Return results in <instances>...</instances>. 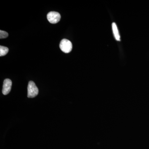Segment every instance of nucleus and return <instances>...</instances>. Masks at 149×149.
I'll return each instance as SVG.
<instances>
[{
    "instance_id": "nucleus-1",
    "label": "nucleus",
    "mask_w": 149,
    "mask_h": 149,
    "mask_svg": "<svg viewBox=\"0 0 149 149\" xmlns=\"http://www.w3.org/2000/svg\"><path fill=\"white\" fill-rule=\"evenodd\" d=\"M39 93V90L34 82L29 81L27 87V97L34 98Z\"/></svg>"
},
{
    "instance_id": "nucleus-2",
    "label": "nucleus",
    "mask_w": 149,
    "mask_h": 149,
    "mask_svg": "<svg viewBox=\"0 0 149 149\" xmlns=\"http://www.w3.org/2000/svg\"><path fill=\"white\" fill-rule=\"evenodd\" d=\"M59 47L61 50L65 53H68L72 50V43L69 40L67 39H63L61 40Z\"/></svg>"
},
{
    "instance_id": "nucleus-3",
    "label": "nucleus",
    "mask_w": 149,
    "mask_h": 149,
    "mask_svg": "<svg viewBox=\"0 0 149 149\" xmlns=\"http://www.w3.org/2000/svg\"><path fill=\"white\" fill-rule=\"evenodd\" d=\"M48 21L52 24H56L60 20L61 17L60 14L57 12H50L47 15Z\"/></svg>"
},
{
    "instance_id": "nucleus-4",
    "label": "nucleus",
    "mask_w": 149,
    "mask_h": 149,
    "mask_svg": "<svg viewBox=\"0 0 149 149\" xmlns=\"http://www.w3.org/2000/svg\"><path fill=\"white\" fill-rule=\"evenodd\" d=\"M12 82L9 79H6L4 80L3 84L2 93L4 95H7L10 92L11 89Z\"/></svg>"
},
{
    "instance_id": "nucleus-5",
    "label": "nucleus",
    "mask_w": 149,
    "mask_h": 149,
    "mask_svg": "<svg viewBox=\"0 0 149 149\" xmlns=\"http://www.w3.org/2000/svg\"><path fill=\"white\" fill-rule=\"evenodd\" d=\"M112 27L113 32L115 38L117 41H120V36L118 32L116 24L115 22H113L112 24Z\"/></svg>"
},
{
    "instance_id": "nucleus-6",
    "label": "nucleus",
    "mask_w": 149,
    "mask_h": 149,
    "mask_svg": "<svg viewBox=\"0 0 149 149\" xmlns=\"http://www.w3.org/2000/svg\"><path fill=\"white\" fill-rule=\"evenodd\" d=\"M8 48L3 46H0V56H5L8 52Z\"/></svg>"
},
{
    "instance_id": "nucleus-7",
    "label": "nucleus",
    "mask_w": 149,
    "mask_h": 149,
    "mask_svg": "<svg viewBox=\"0 0 149 149\" xmlns=\"http://www.w3.org/2000/svg\"><path fill=\"white\" fill-rule=\"evenodd\" d=\"M8 36V34L6 31L1 30L0 31V38L1 39L7 38Z\"/></svg>"
}]
</instances>
